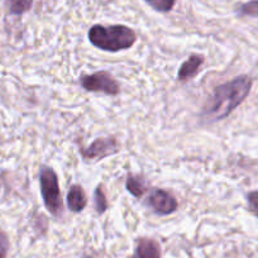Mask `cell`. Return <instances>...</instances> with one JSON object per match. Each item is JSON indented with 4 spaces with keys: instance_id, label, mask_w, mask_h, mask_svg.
Returning <instances> with one entry per match:
<instances>
[{
    "instance_id": "6da1fadb",
    "label": "cell",
    "mask_w": 258,
    "mask_h": 258,
    "mask_svg": "<svg viewBox=\"0 0 258 258\" xmlns=\"http://www.w3.org/2000/svg\"><path fill=\"white\" fill-rule=\"evenodd\" d=\"M250 88L252 80L248 76H238L234 80L215 88L214 94L203 113L204 118L209 121L227 118L247 98Z\"/></svg>"
},
{
    "instance_id": "7a4b0ae2",
    "label": "cell",
    "mask_w": 258,
    "mask_h": 258,
    "mask_svg": "<svg viewBox=\"0 0 258 258\" xmlns=\"http://www.w3.org/2000/svg\"><path fill=\"white\" fill-rule=\"evenodd\" d=\"M88 37L93 46L109 52H119L131 48L137 39L132 28L121 24L109 27L96 24L91 27Z\"/></svg>"
},
{
    "instance_id": "3957f363",
    "label": "cell",
    "mask_w": 258,
    "mask_h": 258,
    "mask_svg": "<svg viewBox=\"0 0 258 258\" xmlns=\"http://www.w3.org/2000/svg\"><path fill=\"white\" fill-rule=\"evenodd\" d=\"M39 185L47 210L53 217H61L63 212V204L59 192L58 177L51 167H42L39 172Z\"/></svg>"
},
{
    "instance_id": "277c9868",
    "label": "cell",
    "mask_w": 258,
    "mask_h": 258,
    "mask_svg": "<svg viewBox=\"0 0 258 258\" xmlns=\"http://www.w3.org/2000/svg\"><path fill=\"white\" fill-rule=\"evenodd\" d=\"M80 84L85 90L103 93L106 95H118L120 89L115 79L106 71H99L93 75L81 76Z\"/></svg>"
},
{
    "instance_id": "5b68a950",
    "label": "cell",
    "mask_w": 258,
    "mask_h": 258,
    "mask_svg": "<svg viewBox=\"0 0 258 258\" xmlns=\"http://www.w3.org/2000/svg\"><path fill=\"white\" fill-rule=\"evenodd\" d=\"M148 204L155 210V213L160 215L172 214L177 210L178 204L175 198L170 192L165 190H153L148 197Z\"/></svg>"
},
{
    "instance_id": "8992f818",
    "label": "cell",
    "mask_w": 258,
    "mask_h": 258,
    "mask_svg": "<svg viewBox=\"0 0 258 258\" xmlns=\"http://www.w3.org/2000/svg\"><path fill=\"white\" fill-rule=\"evenodd\" d=\"M118 151L119 145L115 138H98L88 148L81 150V153L84 157L89 160H94V158L101 160V158L114 155Z\"/></svg>"
},
{
    "instance_id": "52a82bcc",
    "label": "cell",
    "mask_w": 258,
    "mask_h": 258,
    "mask_svg": "<svg viewBox=\"0 0 258 258\" xmlns=\"http://www.w3.org/2000/svg\"><path fill=\"white\" fill-rule=\"evenodd\" d=\"M131 258H161L160 244L151 238H141L137 242L135 254Z\"/></svg>"
},
{
    "instance_id": "ba28073f",
    "label": "cell",
    "mask_w": 258,
    "mask_h": 258,
    "mask_svg": "<svg viewBox=\"0 0 258 258\" xmlns=\"http://www.w3.org/2000/svg\"><path fill=\"white\" fill-rule=\"evenodd\" d=\"M204 63V57L200 54H191L182 64L177 73L178 81H186L194 78L200 70V66Z\"/></svg>"
},
{
    "instance_id": "9c48e42d",
    "label": "cell",
    "mask_w": 258,
    "mask_h": 258,
    "mask_svg": "<svg viewBox=\"0 0 258 258\" xmlns=\"http://www.w3.org/2000/svg\"><path fill=\"white\" fill-rule=\"evenodd\" d=\"M88 204L86 194L80 185H73L68 194V207L71 212L80 213Z\"/></svg>"
},
{
    "instance_id": "30bf717a",
    "label": "cell",
    "mask_w": 258,
    "mask_h": 258,
    "mask_svg": "<svg viewBox=\"0 0 258 258\" xmlns=\"http://www.w3.org/2000/svg\"><path fill=\"white\" fill-rule=\"evenodd\" d=\"M125 187L136 198H142L143 194L146 192V182L141 176L128 175Z\"/></svg>"
},
{
    "instance_id": "8fae6325",
    "label": "cell",
    "mask_w": 258,
    "mask_h": 258,
    "mask_svg": "<svg viewBox=\"0 0 258 258\" xmlns=\"http://www.w3.org/2000/svg\"><path fill=\"white\" fill-rule=\"evenodd\" d=\"M9 14L22 16L27 13L33 6V0H6Z\"/></svg>"
},
{
    "instance_id": "7c38bea8",
    "label": "cell",
    "mask_w": 258,
    "mask_h": 258,
    "mask_svg": "<svg viewBox=\"0 0 258 258\" xmlns=\"http://www.w3.org/2000/svg\"><path fill=\"white\" fill-rule=\"evenodd\" d=\"M94 204H95V210L98 214H103L108 209V202H106V197L101 186L96 187L95 194H94Z\"/></svg>"
},
{
    "instance_id": "4fadbf2b",
    "label": "cell",
    "mask_w": 258,
    "mask_h": 258,
    "mask_svg": "<svg viewBox=\"0 0 258 258\" xmlns=\"http://www.w3.org/2000/svg\"><path fill=\"white\" fill-rule=\"evenodd\" d=\"M145 2L160 13L170 12L176 3V0H145Z\"/></svg>"
},
{
    "instance_id": "5bb4252c",
    "label": "cell",
    "mask_w": 258,
    "mask_h": 258,
    "mask_svg": "<svg viewBox=\"0 0 258 258\" xmlns=\"http://www.w3.org/2000/svg\"><path fill=\"white\" fill-rule=\"evenodd\" d=\"M238 14L239 16L255 17V18H258V0H252V2L242 4L238 8Z\"/></svg>"
},
{
    "instance_id": "9a60e30c",
    "label": "cell",
    "mask_w": 258,
    "mask_h": 258,
    "mask_svg": "<svg viewBox=\"0 0 258 258\" xmlns=\"http://www.w3.org/2000/svg\"><path fill=\"white\" fill-rule=\"evenodd\" d=\"M247 202L249 212L258 218V191H252L248 194Z\"/></svg>"
},
{
    "instance_id": "2e32d148",
    "label": "cell",
    "mask_w": 258,
    "mask_h": 258,
    "mask_svg": "<svg viewBox=\"0 0 258 258\" xmlns=\"http://www.w3.org/2000/svg\"><path fill=\"white\" fill-rule=\"evenodd\" d=\"M9 250L8 235L0 230V258H6Z\"/></svg>"
}]
</instances>
